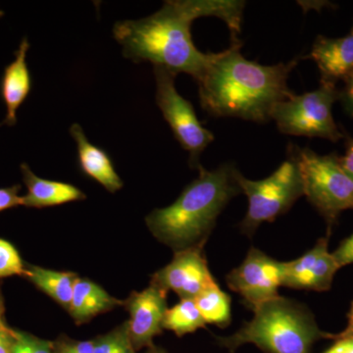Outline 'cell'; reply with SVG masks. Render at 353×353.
Masks as SVG:
<instances>
[{
	"mask_svg": "<svg viewBox=\"0 0 353 353\" xmlns=\"http://www.w3.org/2000/svg\"><path fill=\"white\" fill-rule=\"evenodd\" d=\"M245 7V2L239 0H168L148 17L116 22L113 36L127 59L150 62L196 80L216 53L197 50L190 32L192 23L208 16L220 18L229 28L232 41H239Z\"/></svg>",
	"mask_w": 353,
	"mask_h": 353,
	"instance_id": "1",
	"label": "cell"
},
{
	"mask_svg": "<svg viewBox=\"0 0 353 353\" xmlns=\"http://www.w3.org/2000/svg\"><path fill=\"white\" fill-rule=\"evenodd\" d=\"M241 46V41H236L216 53L196 79L201 108L213 117L270 122L276 105L294 94L288 79L301 58L266 66L243 57Z\"/></svg>",
	"mask_w": 353,
	"mask_h": 353,
	"instance_id": "2",
	"label": "cell"
},
{
	"mask_svg": "<svg viewBox=\"0 0 353 353\" xmlns=\"http://www.w3.org/2000/svg\"><path fill=\"white\" fill-rule=\"evenodd\" d=\"M197 169L199 176L173 204L154 209L145 218L150 233L174 252L204 248L221 212L241 192L233 164H222L215 170L199 165Z\"/></svg>",
	"mask_w": 353,
	"mask_h": 353,
	"instance_id": "3",
	"label": "cell"
},
{
	"mask_svg": "<svg viewBox=\"0 0 353 353\" xmlns=\"http://www.w3.org/2000/svg\"><path fill=\"white\" fill-rule=\"evenodd\" d=\"M250 321L243 323L230 336H215L221 347L231 353L245 343L264 353H312L316 341L331 339L318 327L310 310L292 299L277 296L255 310Z\"/></svg>",
	"mask_w": 353,
	"mask_h": 353,
	"instance_id": "4",
	"label": "cell"
},
{
	"mask_svg": "<svg viewBox=\"0 0 353 353\" xmlns=\"http://www.w3.org/2000/svg\"><path fill=\"white\" fill-rule=\"evenodd\" d=\"M303 183L304 196L332 227L343 211L353 210V179L336 154L319 155L310 148L290 145Z\"/></svg>",
	"mask_w": 353,
	"mask_h": 353,
	"instance_id": "5",
	"label": "cell"
},
{
	"mask_svg": "<svg viewBox=\"0 0 353 353\" xmlns=\"http://www.w3.org/2000/svg\"><path fill=\"white\" fill-rule=\"evenodd\" d=\"M236 181L248 199V212L240 224L241 232L248 236L263 223L274 222L284 215L304 196L301 171L290 152L288 159L266 179L248 180L238 171Z\"/></svg>",
	"mask_w": 353,
	"mask_h": 353,
	"instance_id": "6",
	"label": "cell"
},
{
	"mask_svg": "<svg viewBox=\"0 0 353 353\" xmlns=\"http://www.w3.org/2000/svg\"><path fill=\"white\" fill-rule=\"evenodd\" d=\"M339 99L340 90L336 85L321 83L313 92L294 94L280 102L274 108L272 120L283 134L326 139L336 143L343 138L332 112Z\"/></svg>",
	"mask_w": 353,
	"mask_h": 353,
	"instance_id": "7",
	"label": "cell"
},
{
	"mask_svg": "<svg viewBox=\"0 0 353 353\" xmlns=\"http://www.w3.org/2000/svg\"><path fill=\"white\" fill-rule=\"evenodd\" d=\"M176 76L163 67L154 66L155 99L174 137L183 150L190 153V167L197 168L201 165L199 157L214 141V134L202 126L192 104L179 94L175 85Z\"/></svg>",
	"mask_w": 353,
	"mask_h": 353,
	"instance_id": "8",
	"label": "cell"
},
{
	"mask_svg": "<svg viewBox=\"0 0 353 353\" xmlns=\"http://www.w3.org/2000/svg\"><path fill=\"white\" fill-rule=\"evenodd\" d=\"M284 262L252 248L243 263L226 276L228 287L238 294L246 307L255 310L266 301L280 296L283 287Z\"/></svg>",
	"mask_w": 353,
	"mask_h": 353,
	"instance_id": "9",
	"label": "cell"
},
{
	"mask_svg": "<svg viewBox=\"0 0 353 353\" xmlns=\"http://www.w3.org/2000/svg\"><path fill=\"white\" fill-rule=\"evenodd\" d=\"M150 283L166 292L173 290L181 299H194L217 284L209 270L203 248L176 252L170 263L153 274Z\"/></svg>",
	"mask_w": 353,
	"mask_h": 353,
	"instance_id": "10",
	"label": "cell"
},
{
	"mask_svg": "<svg viewBox=\"0 0 353 353\" xmlns=\"http://www.w3.org/2000/svg\"><path fill=\"white\" fill-rule=\"evenodd\" d=\"M168 292L150 283L141 292H132L124 306L130 314V338L137 352L152 347L153 339L163 331V319L167 306Z\"/></svg>",
	"mask_w": 353,
	"mask_h": 353,
	"instance_id": "11",
	"label": "cell"
},
{
	"mask_svg": "<svg viewBox=\"0 0 353 353\" xmlns=\"http://www.w3.org/2000/svg\"><path fill=\"white\" fill-rule=\"evenodd\" d=\"M329 236L321 238L299 259L284 262L283 287L294 290L326 292L341 268L333 253L329 252Z\"/></svg>",
	"mask_w": 353,
	"mask_h": 353,
	"instance_id": "12",
	"label": "cell"
},
{
	"mask_svg": "<svg viewBox=\"0 0 353 353\" xmlns=\"http://www.w3.org/2000/svg\"><path fill=\"white\" fill-rule=\"evenodd\" d=\"M309 57L319 68L321 83L345 82L353 74V34L338 39L317 37Z\"/></svg>",
	"mask_w": 353,
	"mask_h": 353,
	"instance_id": "13",
	"label": "cell"
},
{
	"mask_svg": "<svg viewBox=\"0 0 353 353\" xmlns=\"http://www.w3.org/2000/svg\"><path fill=\"white\" fill-rule=\"evenodd\" d=\"M29 50V41L24 38L16 50L15 59L4 69L0 82V95L6 108L3 124L7 126H14L17 123V110L31 94L32 81L27 64Z\"/></svg>",
	"mask_w": 353,
	"mask_h": 353,
	"instance_id": "14",
	"label": "cell"
},
{
	"mask_svg": "<svg viewBox=\"0 0 353 353\" xmlns=\"http://www.w3.org/2000/svg\"><path fill=\"white\" fill-rule=\"evenodd\" d=\"M69 132L75 139L79 168L83 175L99 183L111 194L122 189L124 183L116 172L110 155L88 141L80 124L72 125Z\"/></svg>",
	"mask_w": 353,
	"mask_h": 353,
	"instance_id": "15",
	"label": "cell"
},
{
	"mask_svg": "<svg viewBox=\"0 0 353 353\" xmlns=\"http://www.w3.org/2000/svg\"><path fill=\"white\" fill-rule=\"evenodd\" d=\"M21 172L27 187V194L23 196V206L25 208H51L87 199L85 192L76 185L41 178L31 170L28 164H21Z\"/></svg>",
	"mask_w": 353,
	"mask_h": 353,
	"instance_id": "16",
	"label": "cell"
},
{
	"mask_svg": "<svg viewBox=\"0 0 353 353\" xmlns=\"http://www.w3.org/2000/svg\"><path fill=\"white\" fill-rule=\"evenodd\" d=\"M121 305H124V301L109 294L97 283L78 277L68 313L77 325H83Z\"/></svg>",
	"mask_w": 353,
	"mask_h": 353,
	"instance_id": "17",
	"label": "cell"
},
{
	"mask_svg": "<svg viewBox=\"0 0 353 353\" xmlns=\"http://www.w3.org/2000/svg\"><path fill=\"white\" fill-rule=\"evenodd\" d=\"M25 278L65 310L69 311L74 285L79 276L74 272L55 271L37 265L26 264Z\"/></svg>",
	"mask_w": 353,
	"mask_h": 353,
	"instance_id": "18",
	"label": "cell"
},
{
	"mask_svg": "<svg viewBox=\"0 0 353 353\" xmlns=\"http://www.w3.org/2000/svg\"><path fill=\"white\" fill-rule=\"evenodd\" d=\"M197 308L206 324L226 328L232 321L231 296L216 284L194 299Z\"/></svg>",
	"mask_w": 353,
	"mask_h": 353,
	"instance_id": "19",
	"label": "cell"
},
{
	"mask_svg": "<svg viewBox=\"0 0 353 353\" xmlns=\"http://www.w3.org/2000/svg\"><path fill=\"white\" fill-rule=\"evenodd\" d=\"M205 325L194 299H181L173 307L167 309L162 326L181 338L205 328Z\"/></svg>",
	"mask_w": 353,
	"mask_h": 353,
	"instance_id": "20",
	"label": "cell"
},
{
	"mask_svg": "<svg viewBox=\"0 0 353 353\" xmlns=\"http://www.w3.org/2000/svg\"><path fill=\"white\" fill-rule=\"evenodd\" d=\"M94 353H139L130 338L128 321L112 331L94 339Z\"/></svg>",
	"mask_w": 353,
	"mask_h": 353,
	"instance_id": "21",
	"label": "cell"
},
{
	"mask_svg": "<svg viewBox=\"0 0 353 353\" xmlns=\"http://www.w3.org/2000/svg\"><path fill=\"white\" fill-rule=\"evenodd\" d=\"M25 272L26 264L15 246L8 241L0 239V278L11 276L24 277Z\"/></svg>",
	"mask_w": 353,
	"mask_h": 353,
	"instance_id": "22",
	"label": "cell"
},
{
	"mask_svg": "<svg viewBox=\"0 0 353 353\" xmlns=\"http://www.w3.org/2000/svg\"><path fill=\"white\" fill-rule=\"evenodd\" d=\"M13 336L12 353H54L53 341L17 330H13Z\"/></svg>",
	"mask_w": 353,
	"mask_h": 353,
	"instance_id": "23",
	"label": "cell"
},
{
	"mask_svg": "<svg viewBox=\"0 0 353 353\" xmlns=\"http://www.w3.org/2000/svg\"><path fill=\"white\" fill-rule=\"evenodd\" d=\"M94 340L77 341L61 334L53 341L54 353H94Z\"/></svg>",
	"mask_w": 353,
	"mask_h": 353,
	"instance_id": "24",
	"label": "cell"
},
{
	"mask_svg": "<svg viewBox=\"0 0 353 353\" xmlns=\"http://www.w3.org/2000/svg\"><path fill=\"white\" fill-rule=\"evenodd\" d=\"M20 190L19 185L0 189V212L7 209L23 206V196H19Z\"/></svg>",
	"mask_w": 353,
	"mask_h": 353,
	"instance_id": "25",
	"label": "cell"
},
{
	"mask_svg": "<svg viewBox=\"0 0 353 353\" xmlns=\"http://www.w3.org/2000/svg\"><path fill=\"white\" fill-rule=\"evenodd\" d=\"M333 255L341 268L353 263V233L341 241Z\"/></svg>",
	"mask_w": 353,
	"mask_h": 353,
	"instance_id": "26",
	"label": "cell"
},
{
	"mask_svg": "<svg viewBox=\"0 0 353 353\" xmlns=\"http://www.w3.org/2000/svg\"><path fill=\"white\" fill-rule=\"evenodd\" d=\"M347 115L353 117V74L345 82V87L340 90V99Z\"/></svg>",
	"mask_w": 353,
	"mask_h": 353,
	"instance_id": "27",
	"label": "cell"
},
{
	"mask_svg": "<svg viewBox=\"0 0 353 353\" xmlns=\"http://www.w3.org/2000/svg\"><path fill=\"white\" fill-rule=\"evenodd\" d=\"M322 353H353V336L336 339L333 345Z\"/></svg>",
	"mask_w": 353,
	"mask_h": 353,
	"instance_id": "28",
	"label": "cell"
},
{
	"mask_svg": "<svg viewBox=\"0 0 353 353\" xmlns=\"http://www.w3.org/2000/svg\"><path fill=\"white\" fill-rule=\"evenodd\" d=\"M341 166L353 179V139H347V146L343 157H340Z\"/></svg>",
	"mask_w": 353,
	"mask_h": 353,
	"instance_id": "29",
	"label": "cell"
},
{
	"mask_svg": "<svg viewBox=\"0 0 353 353\" xmlns=\"http://www.w3.org/2000/svg\"><path fill=\"white\" fill-rule=\"evenodd\" d=\"M13 329L0 330V353H12Z\"/></svg>",
	"mask_w": 353,
	"mask_h": 353,
	"instance_id": "30",
	"label": "cell"
},
{
	"mask_svg": "<svg viewBox=\"0 0 353 353\" xmlns=\"http://www.w3.org/2000/svg\"><path fill=\"white\" fill-rule=\"evenodd\" d=\"M347 318V325L345 329L341 332V333L332 334L331 340H336L338 338H345V336H353V301L350 312H348Z\"/></svg>",
	"mask_w": 353,
	"mask_h": 353,
	"instance_id": "31",
	"label": "cell"
},
{
	"mask_svg": "<svg viewBox=\"0 0 353 353\" xmlns=\"http://www.w3.org/2000/svg\"><path fill=\"white\" fill-rule=\"evenodd\" d=\"M4 312H6V307H4L3 297H2L1 292H0V330L7 329L6 321H4Z\"/></svg>",
	"mask_w": 353,
	"mask_h": 353,
	"instance_id": "32",
	"label": "cell"
},
{
	"mask_svg": "<svg viewBox=\"0 0 353 353\" xmlns=\"http://www.w3.org/2000/svg\"><path fill=\"white\" fill-rule=\"evenodd\" d=\"M143 353H168L164 348L157 347L155 345H152V347L145 348V352Z\"/></svg>",
	"mask_w": 353,
	"mask_h": 353,
	"instance_id": "33",
	"label": "cell"
},
{
	"mask_svg": "<svg viewBox=\"0 0 353 353\" xmlns=\"http://www.w3.org/2000/svg\"><path fill=\"white\" fill-rule=\"evenodd\" d=\"M3 16H4V12H3V11L0 10V18L3 17Z\"/></svg>",
	"mask_w": 353,
	"mask_h": 353,
	"instance_id": "34",
	"label": "cell"
},
{
	"mask_svg": "<svg viewBox=\"0 0 353 353\" xmlns=\"http://www.w3.org/2000/svg\"><path fill=\"white\" fill-rule=\"evenodd\" d=\"M352 34H353V28H352Z\"/></svg>",
	"mask_w": 353,
	"mask_h": 353,
	"instance_id": "35",
	"label": "cell"
}]
</instances>
